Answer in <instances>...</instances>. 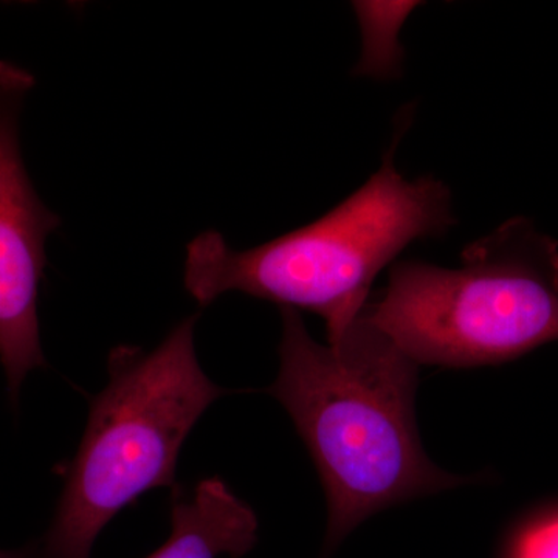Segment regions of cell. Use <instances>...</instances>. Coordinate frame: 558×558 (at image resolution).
Here are the masks:
<instances>
[{
  "label": "cell",
  "instance_id": "cell-1",
  "mask_svg": "<svg viewBox=\"0 0 558 558\" xmlns=\"http://www.w3.org/2000/svg\"><path fill=\"white\" fill-rule=\"evenodd\" d=\"M279 373L270 396L306 444L328 499V557L380 510L472 483L439 469L418 438V365L365 312L318 343L299 311L279 307Z\"/></svg>",
  "mask_w": 558,
  "mask_h": 558
},
{
  "label": "cell",
  "instance_id": "cell-2",
  "mask_svg": "<svg viewBox=\"0 0 558 558\" xmlns=\"http://www.w3.org/2000/svg\"><path fill=\"white\" fill-rule=\"evenodd\" d=\"M396 134L379 170L362 189L310 226L250 250H233L208 230L186 247L183 281L201 306L241 292L279 307L314 312L336 340L368 304L371 286L414 241L440 238L457 223L449 186L409 180L395 167Z\"/></svg>",
  "mask_w": 558,
  "mask_h": 558
},
{
  "label": "cell",
  "instance_id": "cell-3",
  "mask_svg": "<svg viewBox=\"0 0 558 558\" xmlns=\"http://www.w3.org/2000/svg\"><path fill=\"white\" fill-rule=\"evenodd\" d=\"M197 318L180 322L154 351L121 344L110 352L108 385L92 399L40 558H90L121 510L153 488L175 487L183 442L227 395L197 362Z\"/></svg>",
  "mask_w": 558,
  "mask_h": 558
},
{
  "label": "cell",
  "instance_id": "cell-4",
  "mask_svg": "<svg viewBox=\"0 0 558 558\" xmlns=\"http://www.w3.org/2000/svg\"><path fill=\"white\" fill-rule=\"evenodd\" d=\"M366 317L414 362L498 365L558 341V247L512 219L461 253L458 269L400 260Z\"/></svg>",
  "mask_w": 558,
  "mask_h": 558
},
{
  "label": "cell",
  "instance_id": "cell-5",
  "mask_svg": "<svg viewBox=\"0 0 558 558\" xmlns=\"http://www.w3.org/2000/svg\"><path fill=\"white\" fill-rule=\"evenodd\" d=\"M35 78L0 61V363L16 405L33 369L46 368L38 296L47 266L46 241L61 226L33 189L22 161L20 116Z\"/></svg>",
  "mask_w": 558,
  "mask_h": 558
},
{
  "label": "cell",
  "instance_id": "cell-6",
  "mask_svg": "<svg viewBox=\"0 0 558 558\" xmlns=\"http://www.w3.org/2000/svg\"><path fill=\"white\" fill-rule=\"evenodd\" d=\"M256 542L255 512L222 480L207 478L193 492L172 488L170 537L146 558H240Z\"/></svg>",
  "mask_w": 558,
  "mask_h": 558
},
{
  "label": "cell",
  "instance_id": "cell-7",
  "mask_svg": "<svg viewBox=\"0 0 558 558\" xmlns=\"http://www.w3.org/2000/svg\"><path fill=\"white\" fill-rule=\"evenodd\" d=\"M510 558H558V509L543 513L521 529Z\"/></svg>",
  "mask_w": 558,
  "mask_h": 558
},
{
  "label": "cell",
  "instance_id": "cell-8",
  "mask_svg": "<svg viewBox=\"0 0 558 558\" xmlns=\"http://www.w3.org/2000/svg\"><path fill=\"white\" fill-rule=\"evenodd\" d=\"M0 558H40L39 542L17 549H0Z\"/></svg>",
  "mask_w": 558,
  "mask_h": 558
}]
</instances>
